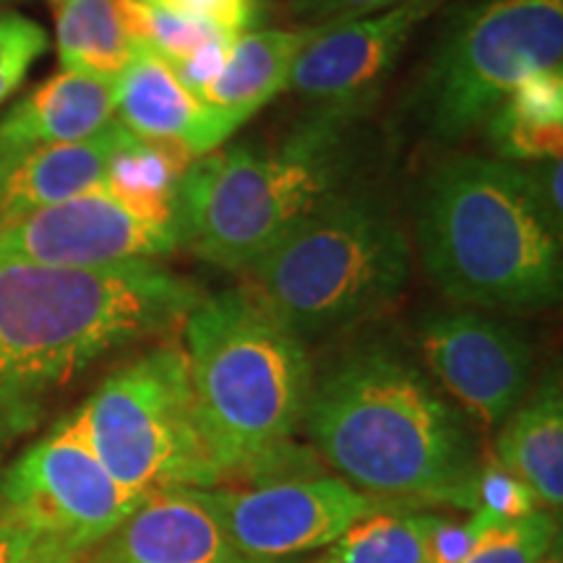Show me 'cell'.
Segmentation results:
<instances>
[{"label":"cell","mask_w":563,"mask_h":563,"mask_svg":"<svg viewBox=\"0 0 563 563\" xmlns=\"http://www.w3.org/2000/svg\"><path fill=\"white\" fill-rule=\"evenodd\" d=\"M47 47L51 40L37 21L16 11H0V104L16 95Z\"/></svg>","instance_id":"24"},{"label":"cell","mask_w":563,"mask_h":563,"mask_svg":"<svg viewBox=\"0 0 563 563\" xmlns=\"http://www.w3.org/2000/svg\"><path fill=\"white\" fill-rule=\"evenodd\" d=\"M365 102L323 104L274 141H249L196 159L180 178V245L245 272L323 203L355 186Z\"/></svg>","instance_id":"5"},{"label":"cell","mask_w":563,"mask_h":563,"mask_svg":"<svg viewBox=\"0 0 563 563\" xmlns=\"http://www.w3.org/2000/svg\"><path fill=\"white\" fill-rule=\"evenodd\" d=\"M129 139L131 131L115 121L74 144L0 150V230L53 203L102 191L108 162Z\"/></svg>","instance_id":"16"},{"label":"cell","mask_w":563,"mask_h":563,"mask_svg":"<svg viewBox=\"0 0 563 563\" xmlns=\"http://www.w3.org/2000/svg\"><path fill=\"white\" fill-rule=\"evenodd\" d=\"M446 3L402 0L384 11L316 26L311 42L295 60L287 89L313 108L368 104L418 26Z\"/></svg>","instance_id":"13"},{"label":"cell","mask_w":563,"mask_h":563,"mask_svg":"<svg viewBox=\"0 0 563 563\" xmlns=\"http://www.w3.org/2000/svg\"><path fill=\"white\" fill-rule=\"evenodd\" d=\"M183 352L196 426L220 481L292 475L316 373L306 342L249 287H235L203 295L186 316Z\"/></svg>","instance_id":"4"},{"label":"cell","mask_w":563,"mask_h":563,"mask_svg":"<svg viewBox=\"0 0 563 563\" xmlns=\"http://www.w3.org/2000/svg\"><path fill=\"white\" fill-rule=\"evenodd\" d=\"M475 509L488 511L496 519H522L543 506L538 496L501 464L481 462L475 481Z\"/></svg>","instance_id":"26"},{"label":"cell","mask_w":563,"mask_h":563,"mask_svg":"<svg viewBox=\"0 0 563 563\" xmlns=\"http://www.w3.org/2000/svg\"><path fill=\"white\" fill-rule=\"evenodd\" d=\"M439 519L441 514L407 506L378 511L306 563H431V534Z\"/></svg>","instance_id":"22"},{"label":"cell","mask_w":563,"mask_h":563,"mask_svg":"<svg viewBox=\"0 0 563 563\" xmlns=\"http://www.w3.org/2000/svg\"><path fill=\"white\" fill-rule=\"evenodd\" d=\"M104 470L136 498L170 488H220L194 415L183 344H159L110 373L68 415Z\"/></svg>","instance_id":"7"},{"label":"cell","mask_w":563,"mask_h":563,"mask_svg":"<svg viewBox=\"0 0 563 563\" xmlns=\"http://www.w3.org/2000/svg\"><path fill=\"white\" fill-rule=\"evenodd\" d=\"M563 66V0H481L452 21L412 95L428 136L483 129L519 81Z\"/></svg>","instance_id":"8"},{"label":"cell","mask_w":563,"mask_h":563,"mask_svg":"<svg viewBox=\"0 0 563 563\" xmlns=\"http://www.w3.org/2000/svg\"><path fill=\"white\" fill-rule=\"evenodd\" d=\"M397 3H402V0H290V16L302 21L306 26H323L384 11Z\"/></svg>","instance_id":"28"},{"label":"cell","mask_w":563,"mask_h":563,"mask_svg":"<svg viewBox=\"0 0 563 563\" xmlns=\"http://www.w3.org/2000/svg\"><path fill=\"white\" fill-rule=\"evenodd\" d=\"M493 519L496 517L483 509L470 511L460 522L441 517L431 534V563H462Z\"/></svg>","instance_id":"27"},{"label":"cell","mask_w":563,"mask_h":563,"mask_svg":"<svg viewBox=\"0 0 563 563\" xmlns=\"http://www.w3.org/2000/svg\"><path fill=\"white\" fill-rule=\"evenodd\" d=\"M63 70L115 84L136 53L118 0H51Z\"/></svg>","instance_id":"21"},{"label":"cell","mask_w":563,"mask_h":563,"mask_svg":"<svg viewBox=\"0 0 563 563\" xmlns=\"http://www.w3.org/2000/svg\"><path fill=\"white\" fill-rule=\"evenodd\" d=\"M40 538L42 534L34 527L0 509V563H21L32 553Z\"/></svg>","instance_id":"29"},{"label":"cell","mask_w":563,"mask_h":563,"mask_svg":"<svg viewBox=\"0 0 563 563\" xmlns=\"http://www.w3.org/2000/svg\"><path fill=\"white\" fill-rule=\"evenodd\" d=\"M191 165V154L180 146L144 141L131 133V139L108 162L102 194L139 220L178 224L175 222L178 186Z\"/></svg>","instance_id":"20"},{"label":"cell","mask_w":563,"mask_h":563,"mask_svg":"<svg viewBox=\"0 0 563 563\" xmlns=\"http://www.w3.org/2000/svg\"><path fill=\"white\" fill-rule=\"evenodd\" d=\"M180 249L178 224L139 220L102 191L53 203L0 230V262L104 269L162 262Z\"/></svg>","instance_id":"12"},{"label":"cell","mask_w":563,"mask_h":563,"mask_svg":"<svg viewBox=\"0 0 563 563\" xmlns=\"http://www.w3.org/2000/svg\"><path fill=\"white\" fill-rule=\"evenodd\" d=\"M115 121L136 139L175 144L201 159L222 150L238 125L199 100L167 60L150 47L136 53L115 84Z\"/></svg>","instance_id":"15"},{"label":"cell","mask_w":563,"mask_h":563,"mask_svg":"<svg viewBox=\"0 0 563 563\" xmlns=\"http://www.w3.org/2000/svg\"><path fill=\"white\" fill-rule=\"evenodd\" d=\"M412 249L382 194L352 186L249 266V290L302 342L384 313L407 290Z\"/></svg>","instance_id":"6"},{"label":"cell","mask_w":563,"mask_h":563,"mask_svg":"<svg viewBox=\"0 0 563 563\" xmlns=\"http://www.w3.org/2000/svg\"><path fill=\"white\" fill-rule=\"evenodd\" d=\"M543 563H561V545H555Z\"/></svg>","instance_id":"32"},{"label":"cell","mask_w":563,"mask_h":563,"mask_svg":"<svg viewBox=\"0 0 563 563\" xmlns=\"http://www.w3.org/2000/svg\"><path fill=\"white\" fill-rule=\"evenodd\" d=\"M150 3L175 16L203 21L232 37L258 30L269 16L266 0H150Z\"/></svg>","instance_id":"25"},{"label":"cell","mask_w":563,"mask_h":563,"mask_svg":"<svg viewBox=\"0 0 563 563\" xmlns=\"http://www.w3.org/2000/svg\"><path fill=\"white\" fill-rule=\"evenodd\" d=\"M87 563H266L243 555L199 488L157 490L87 553Z\"/></svg>","instance_id":"14"},{"label":"cell","mask_w":563,"mask_h":563,"mask_svg":"<svg viewBox=\"0 0 563 563\" xmlns=\"http://www.w3.org/2000/svg\"><path fill=\"white\" fill-rule=\"evenodd\" d=\"M141 501L104 470L70 418L0 475V509L76 553L100 545Z\"/></svg>","instance_id":"9"},{"label":"cell","mask_w":563,"mask_h":563,"mask_svg":"<svg viewBox=\"0 0 563 563\" xmlns=\"http://www.w3.org/2000/svg\"><path fill=\"white\" fill-rule=\"evenodd\" d=\"M16 3H24V0H0V11H11Z\"/></svg>","instance_id":"33"},{"label":"cell","mask_w":563,"mask_h":563,"mask_svg":"<svg viewBox=\"0 0 563 563\" xmlns=\"http://www.w3.org/2000/svg\"><path fill=\"white\" fill-rule=\"evenodd\" d=\"M199 496L230 543L266 563H292L323 551L361 519L397 509L336 475L306 473L269 477L249 488H199Z\"/></svg>","instance_id":"10"},{"label":"cell","mask_w":563,"mask_h":563,"mask_svg":"<svg viewBox=\"0 0 563 563\" xmlns=\"http://www.w3.org/2000/svg\"><path fill=\"white\" fill-rule=\"evenodd\" d=\"M532 175H534V180H538V188H540V194H543L548 209L553 211L555 220H561L563 217V203H561L563 162H561V157L545 159L538 170H532Z\"/></svg>","instance_id":"30"},{"label":"cell","mask_w":563,"mask_h":563,"mask_svg":"<svg viewBox=\"0 0 563 563\" xmlns=\"http://www.w3.org/2000/svg\"><path fill=\"white\" fill-rule=\"evenodd\" d=\"M559 543V517L538 509L522 519H493L462 563H543Z\"/></svg>","instance_id":"23"},{"label":"cell","mask_w":563,"mask_h":563,"mask_svg":"<svg viewBox=\"0 0 563 563\" xmlns=\"http://www.w3.org/2000/svg\"><path fill=\"white\" fill-rule=\"evenodd\" d=\"M415 241L428 277L460 306L538 313L561 302V220L517 162H439L420 183Z\"/></svg>","instance_id":"3"},{"label":"cell","mask_w":563,"mask_h":563,"mask_svg":"<svg viewBox=\"0 0 563 563\" xmlns=\"http://www.w3.org/2000/svg\"><path fill=\"white\" fill-rule=\"evenodd\" d=\"M496 462L530 488L543 509L563 504V386L561 373L548 371L525 402L501 422Z\"/></svg>","instance_id":"18"},{"label":"cell","mask_w":563,"mask_h":563,"mask_svg":"<svg viewBox=\"0 0 563 563\" xmlns=\"http://www.w3.org/2000/svg\"><path fill=\"white\" fill-rule=\"evenodd\" d=\"M21 563H87V553H76L74 548L55 543L51 538H40Z\"/></svg>","instance_id":"31"},{"label":"cell","mask_w":563,"mask_h":563,"mask_svg":"<svg viewBox=\"0 0 563 563\" xmlns=\"http://www.w3.org/2000/svg\"><path fill=\"white\" fill-rule=\"evenodd\" d=\"M115 84L60 68L3 112L0 150L74 144L97 136L115 123Z\"/></svg>","instance_id":"17"},{"label":"cell","mask_w":563,"mask_h":563,"mask_svg":"<svg viewBox=\"0 0 563 563\" xmlns=\"http://www.w3.org/2000/svg\"><path fill=\"white\" fill-rule=\"evenodd\" d=\"M302 428L352 488L407 509L475 511L483 460L467 415L391 342H357L313 373Z\"/></svg>","instance_id":"1"},{"label":"cell","mask_w":563,"mask_h":563,"mask_svg":"<svg viewBox=\"0 0 563 563\" xmlns=\"http://www.w3.org/2000/svg\"><path fill=\"white\" fill-rule=\"evenodd\" d=\"M203 292L162 262L55 269L0 262V452L112 350L183 327Z\"/></svg>","instance_id":"2"},{"label":"cell","mask_w":563,"mask_h":563,"mask_svg":"<svg viewBox=\"0 0 563 563\" xmlns=\"http://www.w3.org/2000/svg\"><path fill=\"white\" fill-rule=\"evenodd\" d=\"M313 34L316 26L238 34L224 68L209 84H203L196 97L241 129L279 91H287L295 60Z\"/></svg>","instance_id":"19"},{"label":"cell","mask_w":563,"mask_h":563,"mask_svg":"<svg viewBox=\"0 0 563 563\" xmlns=\"http://www.w3.org/2000/svg\"><path fill=\"white\" fill-rule=\"evenodd\" d=\"M418 344L435 382L483 428H501L532 389V342L496 316L433 311L418 323Z\"/></svg>","instance_id":"11"}]
</instances>
